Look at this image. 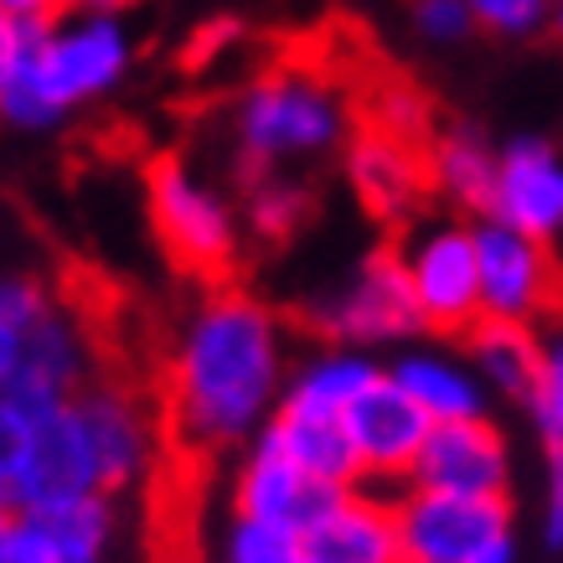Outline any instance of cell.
<instances>
[{"label":"cell","mask_w":563,"mask_h":563,"mask_svg":"<svg viewBox=\"0 0 563 563\" xmlns=\"http://www.w3.org/2000/svg\"><path fill=\"white\" fill-rule=\"evenodd\" d=\"M290 352L264 300L212 290L187 316L166 367V424L181 450H249L285 404Z\"/></svg>","instance_id":"6da1fadb"},{"label":"cell","mask_w":563,"mask_h":563,"mask_svg":"<svg viewBox=\"0 0 563 563\" xmlns=\"http://www.w3.org/2000/svg\"><path fill=\"white\" fill-rule=\"evenodd\" d=\"M88 336L47 279L0 285V409H57L88 388Z\"/></svg>","instance_id":"7a4b0ae2"},{"label":"cell","mask_w":563,"mask_h":563,"mask_svg":"<svg viewBox=\"0 0 563 563\" xmlns=\"http://www.w3.org/2000/svg\"><path fill=\"white\" fill-rule=\"evenodd\" d=\"M352 140V114L342 93L310 68H274L233 103V145H239L243 187L269 172L321 161Z\"/></svg>","instance_id":"3957f363"},{"label":"cell","mask_w":563,"mask_h":563,"mask_svg":"<svg viewBox=\"0 0 563 563\" xmlns=\"http://www.w3.org/2000/svg\"><path fill=\"white\" fill-rule=\"evenodd\" d=\"M84 496H103V486L78 409L73 404L0 409V507L5 517L57 512Z\"/></svg>","instance_id":"277c9868"},{"label":"cell","mask_w":563,"mask_h":563,"mask_svg":"<svg viewBox=\"0 0 563 563\" xmlns=\"http://www.w3.org/2000/svg\"><path fill=\"white\" fill-rule=\"evenodd\" d=\"M145 207H151L155 239L176 269L222 290V279L239 269V207L191 172L181 155H155L145 166Z\"/></svg>","instance_id":"5b68a950"},{"label":"cell","mask_w":563,"mask_h":563,"mask_svg":"<svg viewBox=\"0 0 563 563\" xmlns=\"http://www.w3.org/2000/svg\"><path fill=\"white\" fill-rule=\"evenodd\" d=\"M300 325L321 346H362V352L404 346L409 336H419L424 321H419L398 249H377V254L357 258L346 279L325 285L316 300L300 306Z\"/></svg>","instance_id":"8992f818"},{"label":"cell","mask_w":563,"mask_h":563,"mask_svg":"<svg viewBox=\"0 0 563 563\" xmlns=\"http://www.w3.org/2000/svg\"><path fill=\"white\" fill-rule=\"evenodd\" d=\"M398 258L409 269V290L419 306V321L434 336H471L486 310H481V254L476 222H413L409 239L398 243Z\"/></svg>","instance_id":"52a82bcc"},{"label":"cell","mask_w":563,"mask_h":563,"mask_svg":"<svg viewBox=\"0 0 563 563\" xmlns=\"http://www.w3.org/2000/svg\"><path fill=\"white\" fill-rule=\"evenodd\" d=\"M404 559L413 563H481L501 543H512V501H486V496H444L404 486L393 492Z\"/></svg>","instance_id":"ba28073f"},{"label":"cell","mask_w":563,"mask_h":563,"mask_svg":"<svg viewBox=\"0 0 563 563\" xmlns=\"http://www.w3.org/2000/svg\"><path fill=\"white\" fill-rule=\"evenodd\" d=\"M476 254H481V310L486 321L538 325L543 316L563 306V269L538 239L517 233L507 222H476Z\"/></svg>","instance_id":"9c48e42d"},{"label":"cell","mask_w":563,"mask_h":563,"mask_svg":"<svg viewBox=\"0 0 563 563\" xmlns=\"http://www.w3.org/2000/svg\"><path fill=\"white\" fill-rule=\"evenodd\" d=\"M130 32L120 16H78L68 11L63 21H52L47 47H42V78H47L52 103L73 114L78 103L103 99L109 88L124 84L130 73Z\"/></svg>","instance_id":"30bf717a"},{"label":"cell","mask_w":563,"mask_h":563,"mask_svg":"<svg viewBox=\"0 0 563 563\" xmlns=\"http://www.w3.org/2000/svg\"><path fill=\"white\" fill-rule=\"evenodd\" d=\"M409 486L444 496H486V501H512V440L496 419H461V424H434L424 440V455L413 465Z\"/></svg>","instance_id":"8fae6325"},{"label":"cell","mask_w":563,"mask_h":563,"mask_svg":"<svg viewBox=\"0 0 563 563\" xmlns=\"http://www.w3.org/2000/svg\"><path fill=\"white\" fill-rule=\"evenodd\" d=\"M492 218L538 239L553 258H563V151L553 140L517 135L501 145Z\"/></svg>","instance_id":"7c38bea8"},{"label":"cell","mask_w":563,"mask_h":563,"mask_svg":"<svg viewBox=\"0 0 563 563\" xmlns=\"http://www.w3.org/2000/svg\"><path fill=\"white\" fill-rule=\"evenodd\" d=\"M346 181L383 228L419 222L424 191L434 187L429 181V145L362 124L357 135L346 140Z\"/></svg>","instance_id":"4fadbf2b"},{"label":"cell","mask_w":563,"mask_h":563,"mask_svg":"<svg viewBox=\"0 0 563 563\" xmlns=\"http://www.w3.org/2000/svg\"><path fill=\"white\" fill-rule=\"evenodd\" d=\"M336 496L346 492H331L316 476H306L269 434H258L243 450L239 471H233V517H254V522H269V528L310 532L336 507Z\"/></svg>","instance_id":"5bb4252c"},{"label":"cell","mask_w":563,"mask_h":563,"mask_svg":"<svg viewBox=\"0 0 563 563\" xmlns=\"http://www.w3.org/2000/svg\"><path fill=\"white\" fill-rule=\"evenodd\" d=\"M346 429H352V444H357V455H362L367 486L388 481L393 492H404L413 476V465H419V455H424V440L434 434V419L383 373L373 388L352 404Z\"/></svg>","instance_id":"9a60e30c"},{"label":"cell","mask_w":563,"mask_h":563,"mask_svg":"<svg viewBox=\"0 0 563 563\" xmlns=\"http://www.w3.org/2000/svg\"><path fill=\"white\" fill-rule=\"evenodd\" d=\"M73 409H78V424H84L93 465H99L103 496H120L124 486H135L151 471L155 424L130 388H120V383H88L73 398Z\"/></svg>","instance_id":"2e32d148"},{"label":"cell","mask_w":563,"mask_h":563,"mask_svg":"<svg viewBox=\"0 0 563 563\" xmlns=\"http://www.w3.org/2000/svg\"><path fill=\"white\" fill-rule=\"evenodd\" d=\"M114 538V496H84L57 512H11L0 522V563H103Z\"/></svg>","instance_id":"e0dca14e"},{"label":"cell","mask_w":563,"mask_h":563,"mask_svg":"<svg viewBox=\"0 0 563 563\" xmlns=\"http://www.w3.org/2000/svg\"><path fill=\"white\" fill-rule=\"evenodd\" d=\"M306 553L310 563H404L393 496L373 486L336 496V507L306 532Z\"/></svg>","instance_id":"ac0fdd59"},{"label":"cell","mask_w":563,"mask_h":563,"mask_svg":"<svg viewBox=\"0 0 563 563\" xmlns=\"http://www.w3.org/2000/svg\"><path fill=\"white\" fill-rule=\"evenodd\" d=\"M388 377L409 393L413 404L434 419V424H461V419H492V393L476 377L471 362H461L444 346H404L388 362Z\"/></svg>","instance_id":"d6986e66"},{"label":"cell","mask_w":563,"mask_h":563,"mask_svg":"<svg viewBox=\"0 0 563 563\" xmlns=\"http://www.w3.org/2000/svg\"><path fill=\"white\" fill-rule=\"evenodd\" d=\"M52 21H5L0 16V114L16 130H57L68 120L47 93L42 78V47H47Z\"/></svg>","instance_id":"ffe728a7"},{"label":"cell","mask_w":563,"mask_h":563,"mask_svg":"<svg viewBox=\"0 0 563 563\" xmlns=\"http://www.w3.org/2000/svg\"><path fill=\"white\" fill-rule=\"evenodd\" d=\"M388 373L377 357H367L362 346H316L310 357L290 367L285 383V404L279 409L295 413H325V419H346L352 404Z\"/></svg>","instance_id":"44dd1931"},{"label":"cell","mask_w":563,"mask_h":563,"mask_svg":"<svg viewBox=\"0 0 563 563\" xmlns=\"http://www.w3.org/2000/svg\"><path fill=\"white\" fill-rule=\"evenodd\" d=\"M264 434H269L306 476H316L321 486H331V492H362V486H367V471H362V455H357V444H352L346 419L279 409Z\"/></svg>","instance_id":"7402d4cb"},{"label":"cell","mask_w":563,"mask_h":563,"mask_svg":"<svg viewBox=\"0 0 563 563\" xmlns=\"http://www.w3.org/2000/svg\"><path fill=\"white\" fill-rule=\"evenodd\" d=\"M496 172H501V145L471 130V124H455V130H440L429 140V181L450 207L461 212H476V218H492V197H496Z\"/></svg>","instance_id":"603a6c76"},{"label":"cell","mask_w":563,"mask_h":563,"mask_svg":"<svg viewBox=\"0 0 563 563\" xmlns=\"http://www.w3.org/2000/svg\"><path fill=\"white\" fill-rule=\"evenodd\" d=\"M471 367L486 383L492 398H512L528 404L532 383H538V362H543V331L538 325H517V321H481L465 336Z\"/></svg>","instance_id":"cb8c5ba5"},{"label":"cell","mask_w":563,"mask_h":563,"mask_svg":"<svg viewBox=\"0 0 563 563\" xmlns=\"http://www.w3.org/2000/svg\"><path fill=\"white\" fill-rule=\"evenodd\" d=\"M243 191H249V197H243V222H249V233L264 243H285L290 233H300V222L310 218V187L285 172L258 176V181H249Z\"/></svg>","instance_id":"d4e9b609"},{"label":"cell","mask_w":563,"mask_h":563,"mask_svg":"<svg viewBox=\"0 0 563 563\" xmlns=\"http://www.w3.org/2000/svg\"><path fill=\"white\" fill-rule=\"evenodd\" d=\"M538 331H543V362H538V383L522 409H528V424L538 429L543 450H563V316H553Z\"/></svg>","instance_id":"484cf974"},{"label":"cell","mask_w":563,"mask_h":563,"mask_svg":"<svg viewBox=\"0 0 563 563\" xmlns=\"http://www.w3.org/2000/svg\"><path fill=\"white\" fill-rule=\"evenodd\" d=\"M222 563H310L306 532L269 528L254 517H233L222 532Z\"/></svg>","instance_id":"4316f807"},{"label":"cell","mask_w":563,"mask_h":563,"mask_svg":"<svg viewBox=\"0 0 563 563\" xmlns=\"http://www.w3.org/2000/svg\"><path fill=\"white\" fill-rule=\"evenodd\" d=\"M476 26L492 36H532L553 26V0H471Z\"/></svg>","instance_id":"83f0119b"},{"label":"cell","mask_w":563,"mask_h":563,"mask_svg":"<svg viewBox=\"0 0 563 563\" xmlns=\"http://www.w3.org/2000/svg\"><path fill=\"white\" fill-rule=\"evenodd\" d=\"M413 32L434 47H455L476 32V11L471 0H413Z\"/></svg>","instance_id":"f1b7e54d"},{"label":"cell","mask_w":563,"mask_h":563,"mask_svg":"<svg viewBox=\"0 0 563 563\" xmlns=\"http://www.w3.org/2000/svg\"><path fill=\"white\" fill-rule=\"evenodd\" d=\"M538 522H543V543L553 553H563V450H543V507H538Z\"/></svg>","instance_id":"f546056e"},{"label":"cell","mask_w":563,"mask_h":563,"mask_svg":"<svg viewBox=\"0 0 563 563\" xmlns=\"http://www.w3.org/2000/svg\"><path fill=\"white\" fill-rule=\"evenodd\" d=\"M68 0H0L5 21H63Z\"/></svg>","instance_id":"4dcf8cb0"},{"label":"cell","mask_w":563,"mask_h":563,"mask_svg":"<svg viewBox=\"0 0 563 563\" xmlns=\"http://www.w3.org/2000/svg\"><path fill=\"white\" fill-rule=\"evenodd\" d=\"M130 0H68V11H78V16H120Z\"/></svg>","instance_id":"1f68e13d"},{"label":"cell","mask_w":563,"mask_h":563,"mask_svg":"<svg viewBox=\"0 0 563 563\" xmlns=\"http://www.w3.org/2000/svg\"><path fill=\"white\" fill-rule=\"evenodd\" d=\"M553 36L563 42V0H553Z\"/></svg>","instance_id":"d6a6232c"},{"label":"cell","mask_w":563,"mask_h":563,"mask_svg":"<svg viewBox=\"0 0 563 563\" xmlns=\"http://www.w3.org/2000/svg\"><path fill=\"white\" fill-rule=\"evenodd\" d=\"M404 563H413V559H404Z\"/></svg>","instance_id":"836d02e7"}]
</instances>
